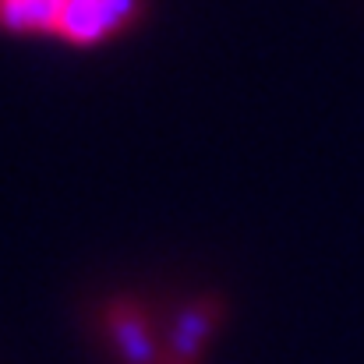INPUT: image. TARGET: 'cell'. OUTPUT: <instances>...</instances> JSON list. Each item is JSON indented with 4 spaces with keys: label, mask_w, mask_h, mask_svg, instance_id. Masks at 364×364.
<instances>
[{
    "label": "cell",
    "mask_w": 364,
    "mask_h": 364,
    "mask_svg": "<svg viewBox=\"0 0 364 364\" xmlns=\"http://www.w3.org/2000/svg\"><path fill=\"white\" fill-rule=\"evenodd\" d=\"M141 14V0H68L57 36L75 46H96Z\"/></svg>",
    "instance_id": "6da1fadb"
},
{
    "label": "cell",
    "mask_w": 364,
    "mask_h": 364,
    "mask_svg": "<svg viewBox=\"0 0 364 364\" xmlns=\"http://www.w3.org/2000/svg\"><path fill=\"white\" fill-rule=\"evenodd\" d=\"M220 301L216 297H202L181 308L170 336L163 340V364H198L205 343L213 340L216 326H220Z\"/></svg>",
    "instance_id": "7a4b0ae2"
},
{
    "label": "cell",
    "mask_w": 364,
    "mask_h": 364,
    "mask_svg": "<svg viewBox=\"0 0 364 364\" xmlns=\"http://www.w3.org/2000/svg\"><path fill=\"white\" fill-rule=\"evenodd\" d=\"M103 326L124 364H163V343L152 336V326L138 304L114 301L103 315Z\"/></svg>",
    "instance_id": "3957f363"
},
{
    "label": "cell",
    "mask_w": 364,
    "mask_h": 364,
    "mask_svg": "<svg viewBox=\"0 0 364 364\" xmlns=\"http://www.w3.org/2000/svg\"><path fill=\"white\" fill-rule=\"evenodd\" d=\"M68 0H0V28L7 32H57Z\"/></svg>",
    "instance_id": "277c9868"
}]
</instances>
